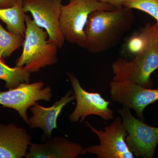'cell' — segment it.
Here are the masks:
<instances>
[{
    "label": "cell",
    "mask_w": 158,
    "mask_h": 158,
    "mask_svg": "<svg viewBox=\"0 0 158 158\" xmlns=\"http://www.w3.org/2000/svg\"><path fill=\"white\" fill-rule=\"evenodd\" d=\"M31 137L24 128L14 123L0 124V158L26 157Z\"/></svg>",
    "instance_id": "obj_13"
},
{
    "label": "cell",
    "mask_w": 158,
    "mask_h": 158,
    "mask_svg": "<svg viewBox=\"0 0 158 158\" xmlns=\"http://www.w3.org/2000/svg\"><path fill=\"white\" fill-rule=\"evenodd\" d=\"M24 36L7 31L0 23V56L3 59L11 56L23 46Z\"/></svg>",
    "instance_id": "obj_16"
},
{
    "label": "cell",
    "mask_w": 158,
    "mask_h": 158,
    "mask_svg": "<svg viewBox=\"0 0 158 158\" xmlns=\"http://www.w3.org/2000/svg\"><path fill=\"white\" fill-rule=\"evenodd\" d=\"M25 21L23 52L15 64L30 73L38 72L41 68L56 63L58 48L48 39L47 32L37 26L28 15H26Z\"/></svg>",
    "instance_id": "obj_3"
},
{
    "label": "cell",
    "mask_w": 158,
    "mask_h": 158,
    "mask_svg": "<svg viewBox=\"0 0 158 158\" xmlns=\"http://www.w3.org/2000/svg\"><path fill=\"white\" fill-rule=\"evenodd\" d=\"M146 41V33L144 28L141 33L131 37L127 44V49L129 53L135 56L144 47Z\"/></svg>",
    "instance_id": "obj_18"
},
{
    "label": "cell",
    "mask_w": 158,
    "mask_h": 158,
    "mask_svg": "<svg viewBox=\"0 0 158 158\" xmlns=\"http://www.w3.org/2000/svg\"><path fill=\"white\" fill-rule=\"evenodd\" d=\"M62 5L60 16V28L65 40L85 48V28L88 17L97 10L113 11L115 7L109 3L98 0H69Z\"/></svg>",
    "instance_id": "obj_4"
},
{
    "label": "cell",
    "mask_w": 158,
    "mask_h": 158,
    "mask_svg": "<svg viewBox=\"0 0 158 158\" xmlns=\"http://www.w3.org/2000/svg\"><path fill=\"white\" fill-rule=\"evenodd\" d=\"M112 99L123 107L135 110L138 118L144 120L143 111L151 104L158 100V88H144L128 81H111L109 84Z\"/></svg>",
    "instance_id": "obj_10"
},
{
    "label": "cell",
    "mask_w": 158,
    "mask_h": 158,
    "mask_svg": "<svg viewBox=\"0 0 158 158\" xmlns=\"http://www.w3.org/2000/svg\"><path fill=\"white\" fill-rule=\"evenodd\" d=\"M98 1L109 3L114 6L115 8H118L123 6V3L125 0H98Z\"/></svg>",
    "instance_id": "obj_19"
},
{
    "label": "cell",
    "mask_w": 158,
    "mask_h": 158,
    "mask_svg": "<svg viewBox=\"0 0 158 158\" xmlns=\"http://www.w3.org/2000/svg\"><path fill=\"white\" fill-rule=\"evenodd\" d=\"M68 77L77 101L75 108L69 116L70 122L82 123L91 115L100 116L106 121L113 119L114 112L109 107L111 102L106 100L100 93L86 91L73 74L69 73Z\"/></svg>",
    "instance_id": "obj_9"
},
{
    "label": "cell",
    "mask_w": 158,
    "mask_h": 158,
    "mask_svg": "<svg viewBox=\"0 0 158 158\" xmlns=\"http://www.w3.org/2000/svg\"><path fill=\"white\" fill-rule=\"evenodd\" d=\"M118 113L127 131L126 142L135 157L153 158L158 144V127L136 118L128 108L118 109Z\"/></svg>",
    "instance_id": "obj_5"
},
{
    "label": "cell",
    "mask_w": 158,
    "mask_h": 158,
    "mask_svg": "<svg viewBox=\"0 0 158 158\" xmlns=\"http://www.w3.org/2000/svg\"><path fill=\"white\" fill-rule=\"evenodd\" d=\"M23 0H16L13 6L0 8V20L7 26L8 31L13 34L25 36L26 14L23 6Z\"/></svg>",
    "instance_id": "obj_14"
},
{
    "label": "cell",
    "mask_w": 158,
    "mask_h": 158,
    "mask_svg": "<svg viewBox=\"0 0 158 158\" xmlns=\"http://www.w3.org/2000/svg\"><path fill=\"white\" fill-rule=\"evenodd\" d=\"M122 6L146 12L153 17L158 24V0H125Z\"/></svg>",
    "instance_id": "obj_17"
},
{
    "label": "cell",
    "mask_w": 158,
    "mask_h": 158,
    "mask_svg": "<svg viewBox=\"0 0 158 158\" xmlns=\"http://www.w3.org/2000/svg\"><path fill=\"white\" fill-rule=\"evenodd\" d=\"M62 0H23L24 12H30L34 23L45 30L48 40L61 48L65 39L60 28Z\"/></svg>",
    "instance_id": "obj_7"
},
{
    "label": "cell",
    "mask_w": 158,
    "mask_h": 158,
    "mask_svg": "<svg viewBox=\"0 0 158 158\" xmlns=\"http://www.w3.org/2000/svg\"><path fill=\"white\" fill-rule=\"evenodd\" d=\"M73 93V90H69L62 98L49 107H44L37 103L31 106L29 109L33 116L29 118L28 124L30 127L31 129L40 128L42 130L44 135L48 139L52 138L53 130L57 128L58 116L67 104L75 99L74 94Z\"/></svg>",
    "instance_id": "obj_12"
},
{
    "label": "cell",
    "mask_w": 158,
    "mask_h": 158,
    "mask_svg": "<svg viewBox=\"0 0 158 158\" xmlns=\"http://www.w3.org/2000/svg\"><path fill=\"white\" fill-rule=\"evenodd\" d=\"M0 56V79L6 82L5 88H16L21 83H30V73L23 67H9Z\"/></svg>",
    "instance_id": "obj_15"
},
{
    "label": "cell",
    "mask_w": 158,
    "mask_h": 158,
    "mask_svg": "<svg viewBox=\"0 0 158 158\" xmlns=\"http://www.w3.org/2000/svg\"><path fill=\"white\" fill-rule=\"evenodd\" d=\"M144 28L146 33L144 47L131 61L119 58L113 62V81H128L144 88H152L151 76L158 69V24L148 23Z\"/></svg>",
    "instance_id": "obj_2"
},
{
    "label": "cell",
    "mask_w": 158,
    "mask_h": 158,
    "mask_svg": "<svg viewBox=\"0 0 158 158\" xmlns=\"http://www.w3.org/2000/svg\"><path fill=\"white\" fill-rule=\"evenodd\" d=\"M44 85L42 81L32 84L23 83L7 91H0V105L16 110L28 124V109L36 104L37 101L49 102L52 98V94L50 87L44 88Z\"/></svg>",
    "instance_id": "obj_8"
},
{
    "label": "cell",
    "mask_w": 158,
    "mask_h": 158,
    "mask_svg": "<svg viewBox=\"0 0 158 158\" xmlns=\"http://www.w3.org/2000/svg\"><path fill=\"white\" fill-rule=\"evenodd\" d=\"M135 19L132 9L123 6L113 11H94L89 15L85 27V48L92 54L114 48L131 30Z\"/></svg>",
    "instance_id": "obj_1"
},
{
    "label": "cell",
    "mask_w": 158,
    "mask_h": 158,
    "mask_svg": "<svg viewBox=\"0 0 158 158\" xmlns=\"http://www.w3.org/2000/svg\"><path fill=\"white\" fill-rule=\"evenodd\" d=\"M16 0H0V8H7L14 5Z\"/></svg>",
    "instance_id": "obj_20"
},
{
    "label": "cell",
    "mask_w": 158,
    "mask_h": 158,
    "mask_svg": "<svg viewBox=\"0 0 158 158\" xmlns=\"http://www.w3.org/2000/svg\"><path fill=\"white\" fill-rule=\"evenodd\" d=\"M86 123L100 141L98 145L86 148L87 152L95 155L98 158L135 157L126 142L127 133L121 117L115 118L104 130L96 129L88 122Z\"/></svg>",
    "instance_id": "obj_6"
},
{
    "label": "cell",
    "mask_w": 158,
    "mask_h": 158,
    "mask_svg": "<svg viewBox=\"0 0 158 158\" xmlns=\"http://www.w3.org/2000/svg\"><path fill=\"white\" fill-rule=\"evenodd\" d=\"M29 148L27 158H75L87 153L81 144L60 137L49 138L43 144L31 143Z\"/></svg>",
    "instance_id": "obj_11"
}]
</instances>
